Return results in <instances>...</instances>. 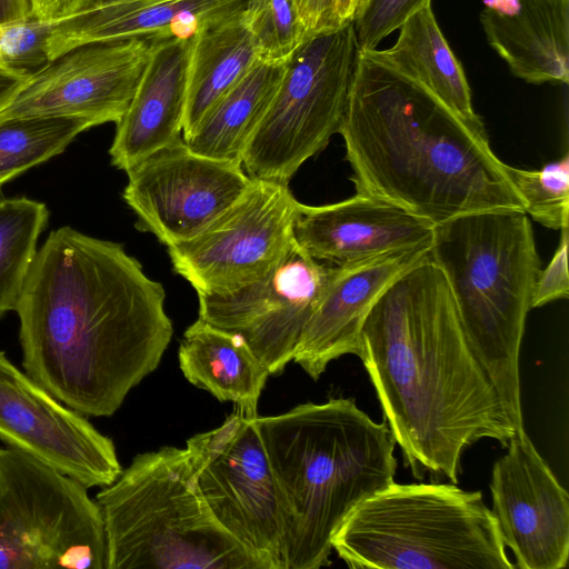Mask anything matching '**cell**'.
I'll list each match as a JSON object with an SVG mask.
<instances>
[{
	"label": "cell",
	"mask_w": 569,
	"mask_h": 569,
	"mask_svg": "<svg viewBox=\"0 0 569 569\" xmlns=\"http://www.w3.org/2000/svg\"><path fill=\"white\" fill-rule=\"evenodd\" d=\"M164 300L122 244L60 227L38 249L14 309L23 369L67 407L110 417L170 343Z\"/></svg>",
	"instance_id": "1"
},
{
	"label": "cell",
	"mask_w": 569,
	"mask_h": 569,
	"mask_svg": "<svg viewBox=\"0 0 569 569\" xmlns=\"http://www.w3.org/2000/svg\"><path fill=\"white\" fill-rule=\"evenodd\" d=\"M358 357L416 479L430 473L457 483L466 449L485 438L506 448L517 432L431 257L375 303Z\"/></svg>",
	"instance_id": "2"
},
{
	"label": "cell",
	"mask_w": 569,
	"mask_h": 569,
	"mask_svg": "<svg viewBox=\"0 0 569 569\" xmlns=\"http://www.w3.org/2000/svg\"><path fill=\"white\" fill-rule=\"evenodd\" d=\"M339 133L358 194L435 226L473 212L525 211L483 123L466 121L359 50Z\"/></svg>",
	"instance_id": "3"
},
{
	"label": "cell",
	"mask_w": 569,
	"mask_h": 569,
	"mask_svg": "<svg viewBox=\"0 0 569 569\" xmlns=\"http://www.w3.org/2000/svg\"><path fill=\"white\" fill-rule=\"evenodd\" d=\"M253 421L277 487L284 569L328 566L346 518L393 482L396 441L387 421L342 397Z\"/></svg>",
	"instance_id": "4"
},
{
	"label": "cell",
	"mask_w": 569,
	"mask_h": 569,
	"mask_svg": "<svg viewBox=\"0 0 569 569\" xmlns=\"http://www.w3.org/2000/svg\"><path fill=\"white\" fill-rule=\"evenodd\" d=\"M431 260L443 272L465 333L516 431L523 429L519 355L540 259L526 211L462 214L435 226Z\"/></svg>",
	"instance_id": "5"
},
{
	"label": "cell",
	"mask_w": 569,
	"mask_h": 569,
	"mask_svg": "<svg viewBox=\"0 0 569 569\" xmlns=\"http://www.w3.org/2000/svg\"><path fill=\"white\" fill-rule=\"evenodd\" d=\"M94 500L106 569H264L210 511L187 448L137 455Z\"/></svg>",
	"instance_id": "6"
},
{
	"label": "cell",
	"mask_w": 569,
	"mask_h": 569,
	"mask_svg": "<svg viewBox=\"0 0 569 569\" xmlns=\"http://www.w3.org/2000/svg\"><path fill=\"white\" fill-rule=\"evenodd\" d=\"M353 569H513L482 492L396 483L358 505L332 537Z\"/></svg>",
	"instance_id": "7"
},
{
	"label": "cell",
	"mask_w": 569,
	"mask_h": 569,
	"mask_svg": "<svg viewBox=\"0 0 569 569\" xmlns=\"http://www.w3.org/2000/svg\"><path fill=\"white\" fill-rule=\"evenodd\" d=\"M106 569L103 520L88 488L0 448V569Z\"/></svg>",
	"instance_id": "8"
},
{
	"label": "cell",
	"mask_w": 569,
	"mask_h": 569,
	"mask_svg": "<svg viewBox=\"0 0 569 569\" xmlns=\"http://www.w3.org/2000/svg\"><path fill=\"white\" fill-rule=\"evenodd\" d=\"M357 56L352 22L307 38L244 150L251 179L289 183L339 133Z\"/></svg>",
	"instance_id": "9"
},
{
	"label": "cell",
	"mask_w": 569,
	"mask_h": 569,
	"mask_svg": "<svg viewBox=\"0 0 569 569\" xmlns=\"http://www.w3.org/2000/svg\"><path fill=\"white\" fill-rule=\"evenodd\" d=\"M253 418L234 407L219 427L190 437L186 448L218 522L264 569H284L277 487Z\"/></svg>",
	"instance_id": "10"
},
{
	"label": "cell",
	"mask_w": 569,
	"mask_h": 569,
	"mask_svg": "<svg viewBox=\"0 0 569 569\" xmlns=\"http://www.w3.org/2000/svg\"><path fill=\"white\" fill-rule=\"evenodd\" d=\"M299 206L289 183L252 179L196 236L167 247L174 272L206 295L229 293L260 280L295 240Z\"/></svg>",
	"instance_id": "11"
},
{
	"label": "cell",
	"mask_w": 569,
	"mask_h": 569,
	"mask_svg": "<svg viewBox=\"0 0 569 569\" xmlns=\"http://www.w3.org/2000/svg\"><path fill=\"white\" fill-rule=\"evenodd\" d=\"M152 41L140 38L80 46L20 78L0 107V120L70 117L92 127L117 123L148 64Z\"/></svg>",
	"instance_id": "12"
},
{
	"label": "cell",
	"mask_w": 569,
	"mask_h": 569,
	"mask_svg": "<svg viewBox=\"0 0 569 569\" xmlns=\"http://www.w3.org/2000/svg\"><path fill=\"white\" fill-rule=\"evenodd\" d=\"M336 268L312 259L293 240L260 280L224 295L197 293L199 318L240 337L270 376L281 375Z\"/></svg>",
	"instance_id": "13"
},
{
	"label": "cell",
	"mask_w": 569,
	"mask_h": 569,
	"mask_svg": "<svg viewBox=\"0 0 569 569\" xmlns=\"http://www.w3.org/2000/svg\"><path fill=\"white\" fill-rule=\"evenodd\" d=\"M122 192L136 228L170 247L186 241L230 207L250 186L241 164L191 150L183 137L127 171Z\"/></svg>",
	"instance_id": "14"
},
{
	"label": "cell",
	"mask_w": 569,
	"mask_h": 569,
	"mask_svg": "<svg viewBox=\"0 0 569 569\" xmlns=\"http://www.w3.org/2000/svg\"><path fill=\"white\" fill-rule=\"evenodd\" d=\"M0 440L88 489L111 485L122 471L112 439L21 371L3 351Z\"/></svg>",
	"instance_id": "15"
},
{
	"label": "cell",
	"mask_w": 569,
	"mask_h": 569,
	"mask_svg": "<svg viewBox=\"0 0 569 569\" xmlns=\"http://www.w3.org/2000/svg\"><path fill=\"white\" fill-rule=\"evenodd\" d=\"M492 468V515L519 569H561L569 558V497L525 428Z\"/></svg>",
	"instance_id": "16"
},
{
	"label": "cell",
	"mask_w": 569,
	"mask_h": 569,
	"mask_svg": "<svg viewBox=\"0 0 569 569\" xmlns=\"http://www.w3.org/2000/svg\"><path fill=\"white\" fill-rule=\"evenodd\" d=\"M431 246L390 251L337 267L296 346L292 361L318 380L328 365L359 355V337L370 310L399 277L430 257Z\"/></svg>",
	"instance_id": "17"
},
{
	"label": "cell",
	"mask_w": 569,
	"mask_h": 569,
	"mask_svg": "<svg viewBox=\"0 0 569 569\" xmlns=\"http://www.w3.org/2000/svg\"><path fill=\"white\" fill-rule=\"evenodd\" d=\"M247 0H70L47 41L49 62L80 46L132 38L191 40Z\"/></svg>",
	"instance_id": "18"
},
{
	"label": "cell",
	"mask_w": 569,
	"mask_h": 569,
	"mask_svg": "<svg viewBox=\"0 0 569 569\" xmlns=\"http://www.w3.org/2000/svg\"><path fill=\"white\" fill-rule=\"evenodd\" d=\"M435 224L402 208L356 193L323 204L300 203L297 244L312 259L343 267L390 251L431 246Z\"/></svg>",
	"instance_id": "19"
},
{
	"label": "cell",
	"mask_w": 569,
	"mask_h": 569,
	"mask_svg": "<svg viewBox=\"0 0 569 569\" xmlns=\"http://www.w3.org/2000/svg\"><path fill=\"white\" fill-rule=\"evenodd\" d=\"M190 41L173 38L152 41L137 91L116 123L109 154L118 169L127 172L182 137Z\"/></svg>",
	"instance_id": "20"
},
{
	"label": "cell",
	"mask_w": 569,
	"mask_h": 569,
	"mask_svg": "<svg viewBox=\"0 0 569 569\" xmlns=\"http://www.w3.org/2000/svg\"><path fill=\"white\" fill-rule=\"evenodd\" d=\"M489 46L510 72L533 84H568L569 0H482Z\"/></svg>",
	"instance_id": "21"
},
{
	"label": "cell",
	"mask_w": 569,
	"mask_h": 569,
	"mask_svg": "<svg viewBox=\"0 0 569 569\" xmlns=\"http://www.w3.org/2000/svg\"><path fill=\"white\" fill-rule=\"evenodd\" d=\"M399 29L392 47L361 52L421 86L466 121L483 123L475 112L463 67L440 30L431 3L412 14Z\"/></svg>",
	"instance_id": "22"
},
{
	"label": "cell",
	"mask_w": 569,
	"mask_h": 569,
	"mask_svg": "<svg viewBox=\"0 0 569 569\" xmlns=\"http://www.w3.org/2000/svg\"><path fill=\"white\" fill-rule=\"evenodd\" d=\"M178 359L191 385L232 402L249 417L258 416L270 373L240 337L198 318L183 333Z\"/></svg>",
	"instance_id": "23"
},
{
	"label": "cell",
	"mask_w": 569,
	"mask_h": 569,
	"mask_svg": "<svg viewBox=\"0 0 569 569\" xmlns=\"http://www.w3.org/2000/svg\"><path fill=\"white\" fill-rule=\"evenodd\" d=\"M241 14L204 27L190 41L182 137L258 62Z\"/></svg>",
	"instance_id": "24"
},
{
	"label": "cell",
	"mask_w": 569,
	"mask_h": 569,
	"mask_svg": "<svg viewBox=\"0 0 569 569\" xmlns=\"http://www.w3.org/2000/svg\"><path fill=\"white\" fill-rule=\"evenodd\" d=\"M286 66L258 61L183 137L188 147L242 166L244 150L281 83Z\"/></svg>",
	"instance_id": "25"
},
{
	"label": "cell",
	"mask_w": 569,
	"mask_h": 569,
	"mask_svg": "<svg viewBox=\"0 0 569 569\" xmlns=\"http://www.w3.org/2000/svg\"><path fill=\"white\" fill-rule=\"evenodd\" d=\"M48 220L43 202L26 197L0 201V318L18 305Z\"/></svg>",
	"instance_id": "26"
},
{
	"label": "cell",
	"mask_w": 569,
	"mask_h": 569,
	"mask_svg": "<svg viewBox=\"0 0 569 569\" xmlns=\"http://www.w3.org/2000/svg\"><path fill=\"white\" fill-rule=\"evenodd\" d=\"M92 128L80 118L29 116L0 120V190L28 169L61 153Z\"/></svg>",
	"instance_id": "27"
},
{
	"label": "cell",
	"mask_w": 569,
	"mask_h": 569,
	"mask_svg": "<svg viewBox=\"0 0 569 569\" xmlns=\"http://www.w3.org/2000/svg\"><path fill=\"white\" fill-rule=\"evenodd\" d=\"M241 19L260 62L286 64L309 38L291 0H247Z\"/></svg>",
	"instance_id": "28"
},
{
	"label": "cell",
	"mask_w": 569,
	"mask_h": 569,
	"mask_svg": "<svg viewBox=\"0 0 569 569\" xmlns=\"http://www.w3.org/2000/svg\"><path fill=\"white\" fill-rule=\"evenodd\" d=\"M505 170L525 203V211L540 224L561 230L569 220V154L526 170L505 163Z\"/></svg>",
	"instance_id": "29"
},
{
	"label": "cell",
	"mask_w": 569,
	"mask_h": 569,
	"mask_svg": "<svg viewBox=\"0 0 569 569\" xmlns=\"http://www.w3.org/2000/svg\"><path fill=\"white\" fill-rule=\"evenodd\" d=\"M61 19L28 16L0 23V61L16 77L22 78L47 63V41Z\"/></svg>",
	"instance_id": "30"
},
{
	"label": "cell",
	"mask_w": 569,
	"mask_h": 569,
	"mask_svg": "<svg viewBox=\"0 0 569 569\" xmlns=\"http://www.w3.org/2000/svg\"><path fill=\"white\" fill-rule=\"evenodd\" d=\"M431 0H363L352 20L359 51L377 49L391 32Z\"/></svg>",
	"instance_id": "31"
},
{
	"label": "cell",
	"mask_w": 569,
	"mask_h": 569,
	"mask_svg": "<svg viewBox=\"0 0 569 569\" xmlns=\"http://www.w3.org/2000/svg\"><path fill=\"white\" fill-rule=\"evenodd\" d=\"M308 37L352 22L360 0H291Z\"/></svg>",
	"instance_id": "32"
},
{
	"label": "cell",
	"mask_w": 569,
	"mask_h": 569,
	"mask_svg": "<svg viewBox=\"0 0 569 569\" xmlns=\"http://www.w3.org/2000/svg\"><path fill=\"white\" fill-rule=\"evenodd\" d=\"M559 246L547 266L540 271L536 281L532 297L531 309L542 307L558 299H566L569 296L568 278V228L561 229Z\"/></svg>",
	"instance_id": "33"
},
{
	"label": "cell",
	"mask_w": 569,
	"mask_h": 569,
	"mask_svg": "<svg viewBox=\"0 0 569 569\" xmlns=\"http://www.w3.org/2000/svg\"><path fill=\"white\" fill-rule=\"evenodd\" d=\"M31 14L28 0H0V23Z\"/></svg>",
	"instance_id": "34"
},
{
	"label": "cell",
	"mask_w": 569,
	"mask_h": 569,
	"mask_svg": "<svg viewBox=\"0 0 569 569\" xmlns=\"http://www.w3.org/2000/svg\"><path fill=\"white\" fill-rule=\"evenodd\" d=\"M70 0H28L30 11L36 17H52L61 12Z\"/></svg>",
	"instance_id": "35"
},
{
	"label": "cell",
	"mask_w": 569,
	"mask_h": 569,
	"mask_svg": "<svg viewBox=\"0 0 569 569\" xmlns=\"http://www.w3.org/2000/svg\"><path fill=\"white\" fill-rule=\"evenodd\" d=\"M20 78L0 72V107L11 88Z\"/></svg>",
	"instance_id": "36"
},
{
	"label": "cell",
	"mask_w": 569,
	"mask_h": 569,
	"mask_svg": "<svg viewBox=\"0 0 569 569\" xmlns=\"http://www.w3.org/2000/svg\"><path fill=\"white\" fill-rule=\"evenodd\" d=\"M0 72H3V73H8V74H11V76H14L12 74L6 67L4 64L0 61ZM16 77V76H14ZM19 78V77H18Z\"/></svg>",
	"instance_id": "37"
},
{
	"label": "cell",
	"mask_w": 569,
	"mask_h": 569,
	"mask_svg": "<svg viewBox=\"0 0 569 569\" xmlns=\"http://www.w3.org/2000/svg\"><path fill=\"white\" fill-rule=\"evenodd\" d=\"M362 1H363V0H360V3H361ZM360 3H359V4H360Z\"/></svg>",
	"instance_id": "38"
}]
</instances>
